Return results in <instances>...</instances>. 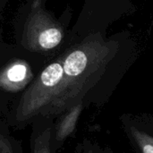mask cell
<instances>
[{"label":"cell","mask_w":153,"mask_h":153,"mask_svg":"<svg viewBox=\"0 0 153 153\" xmlns=\"http://www.w3.org/2000/svg\"><path fill=\"white\" fill-rule=\"evenodd\" d=\"M63 76L44 117L61 116L71 108L101 107L112 97L121 79L105 56H96L76 48L62 59Z\"/></svg>","instance_id":"1"},{"label":"cell","mask_w":153,"mask_h":153,"mask_svg":"<svg viewBox=\"0 0 153 153\" xmlns=\"http://www.w3.org/2000/svg\"><path fill=\"white\" fill-rule=\"evenodd\" d=\"M62 59L49 64L22 93L15 112L18 122H25L45 114L63 76Z\"/></svg>","instance_id":"2"},{"label":"cell","mask_w":153,"mask_h":153,"mask_svg":"<svg viewBox=\"0 0 153 153\" xmlns=\"http://www.w3.org/2000/svg\"><path fill=\"white\" fill-rule=\"evenodd\" d=\"M63 33L56 23L41 7V0H33L26 20L22 44L34 52L48 51L58 46Z\"/></svg>","instance_id":"3"},{"label":"cell","mask_w":153,"mask_h":153,"mask_svg":"<svg viewBox=\"0 0 153 153\" xmlns=\"http://www.w3.org/2000/svg\"><path fill=\"white\" fill-rule=\"evenodd\" d=\"M119 121L135 152L153 153V116L126 113Z\"/></svg>","instance_id":"4"},{"label":"cell","mask_w":153,"mask_h":153,"mask_svg":"<svg viewBox=\"0 0 153 153\" xmlns=\"http://www.w3.org/2000/svg\"><path fill=\"white\" fill-rule=\"evenodd\" d=\"M33 74L30 65L23 60H15L0 71V89L12 93L23 91L30 83Z\"/></svg>","instance_id":"5"},{"label":"cell","mask_w":153,"mask_h":153,"mask_svg":"<svg viewBox=\"0 0 153 153\" xmlns=\"http://www.w3.org/2000/svg\"><path fill=\"white\" fill-rule=\"evenodd\" d=\"M84 107L82 105H78L59 116L60 117L55 126L54 131L52 130L51 139H54L55 143H63L74 132L77 121Z\"/></svg>","instance_id":"6"},{"label":"cell","mask_w":153,"mask_h":153,"mask_svg":"<svg viewBox=\"0 0 153 153\" xmlns=\"http://www.w3.org/2000/svg\"><path fill=\"white\" fill-rule=\"evenodd\" d=\"M52 128L47 127L39 133L31 143V153H53L51 148Z\"/></svg>","instance_id":"7"},{"label":"cell","mask_w":153,"mask_h":153,"mask_svg":"<svg viewBox=\"0 0 153 153\" xmlns=\"http://www.w3.org/2000/svg\"><path fill=\"white\" fill-rule=\"evenodd\" d=\"M82 153H114L109 145H102L97 141L84 138L80 144Z\"/></svg>","instance_id":"8"},{"label":"cell","mask_w":153,"mask_h":153,"mask_svg":"<svg viewBox=\"0 0 153 153\" xmlns=\"http://www.w3.org/2000/svg\"><path fill=\"white\" fill-rule=\"evenodd\" d=\"M0 153H14L11 143L3 135L0 136Z\"/></svg>","instance_id":"9"}]
</instances>
